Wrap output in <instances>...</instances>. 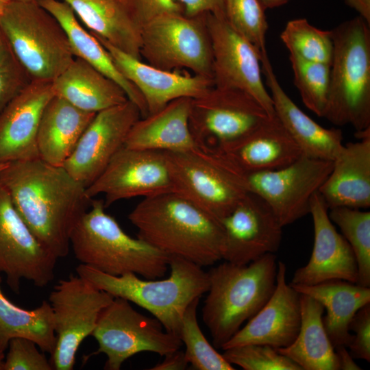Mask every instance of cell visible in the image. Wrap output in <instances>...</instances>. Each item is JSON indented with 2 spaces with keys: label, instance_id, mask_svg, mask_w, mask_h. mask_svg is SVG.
Segmentation results:
<instances>
[{
  "label": "cell",
  "instance_id": "836d02e7",
  "mask_svg": "<svg viewBox=\"0 0 370 370\" xmlns=\"http://www.w3.org/2000/svg\"><path fill=\"white\" fill-rule=\"evenodd\" d=\"M328 214L353 251L358 267L357 284L370 287V212L336 207L330 209Z\"/></svg>",
  "mask_w": 370,
  "mask_h": 370
},
{
  "label": "cell",
  "instance_id": "7c38bea8",
  "mask_svg": "<svg viewBox=\"0 0 370 370\" xmlns=\"http://www.w3.org/2000/svg\"><path fill=\"white\" fill-rule=\"evenodd\" d=\"M332 168V161L302 155L280 169L240 173L248 193L261 197L282 227L310 214L312 196Z\"/></svg>",
  "mask_w": 370,
  "mask_h": 370
},
{
  "label": "cell",
  "instance_id": "f546056e",
  "mask_svg": "<svg viewBox=\"0 0 370 370\" xmlns=\"http://www.w3.org/2000/svg\"><path fill=\"white\" fill-rule=\"evenodd\" d=\"M93 34L141 60V28L124 0H62Z\"/></svg>",
  "mask_w": 370,
  "mask_h": 370
},
{
  "label": "cell",
  "instance_id": "9a60e30c",
  "mask_svg": "<svg viewBox=\"0 0 370 370\" xmlns=\"http://www.w3.org/2000/svg\"><path fill=\"white\" fill-rule=\"evenodd\" d=\"M175 192L166 152L123 146L101 174L86 188L90 199L104 196V206L126 199Z\"/></svg>",
  "mask_w": 370,
  "mask_h": 370
},
{
  "label": "cell",
  "instance_id": "4fadbf2b",
  "mask_svg": "<svg viewBox=\"0 0 370 370\" xmlns=\"http://www.w3.org/2000/svg\"><path fill=\"white\" fill-rule=\"evenodd\" d=\"M269 116L248 94L213 86L192 99L189 125L198 147L213 150L243 136Z\"/></svg>",
  "mask_w": 370,
  "mask_h": 370
},
{
  "label": "cell",
  "instance_id": "8fae6325",
  "mask_svg": "<svg viewBox=\"0 0 370 370\" xmlns=\"http://www.w3.org/2000/svg\"><path fill=\"white\" fill-rule=\"evenodd\" d=\"M114 298L78 275L57 282L49 296L56 337L51 355L54 369H73L79 346L92 335L101 312Z\"/></svg>",
  "mask_w": 370,
  "mask_h": 370
},
{
  "label": "cell",
  "instance_id": "d6986e66",
  "mask_svg": "<svg viewBox=\"0 0 370 370\" xmlns=\"http://www.w3.org/2000/svg\"><path fill=\"white\" fill-rule=\"evenodd\" d=\"M329 209L320 193L312 197L310 214L314 227V244L308 263L297 269L291 284L314 285L331 280L358 281L353 251L329 217Z\"/></svg>",
  "mask_w": 370,
  "mask_h": 370
},
{
  "label": "cell",
  "instance_id": "4316f807",
  "mask_svg": "<svg viewBox=\"0 0 370 370\" xmlns=\"http://www.w3.org/2000/svg\"><path fill=\"white\" fill-rule=\"evenodd\" d=\"M95 114L80 110L55 95L46 106L39 124V158L50 164L62 166Z\"/></svg>",
  "mask_w": 370,
  "mask_h": 370
},
{
  "label": "cell",
  "instance_id": "7a4b0ae2",
  "mask_svg": "<svg viewBox=\"0 0 370 370\" xmlns=\"http://www.w3.org/2000/svg\"><path fill=\"white\" fill-rule=\"evenodd\" d=\"M128 219L138 238L169 256L201 267L222 259L220 221L177 192L143 198Z\"/></svg>",
  "mask_w": 370,
  "mask_h": 370
},
{
  "label": "cell",
  "instance_id": "7bdbcfd3",
  "mask_svg": "<svg viewBox=\"0 0 370 370\" xmlns=\"http://www.w3.org/2000/svg\"><path fill=\"white\" fill-rule=\"evenodd\" d=\"M124 2L140 28L164 14L183 12L182 7L175 0H124Z\"/></svg>",
  "mask_w": 370,
  "mask_h": 370
},
{
  "label": "cell",
  "instance_id": "2e32d148",
  "mask_svg": "<svg viewBox=\"0 0 370 370\" xmlns=\"http://www.w3.org/2000/svg\"><path fill=\"white\" fill-rule=\"evenodd\" d=\"M57 258L36 238L0 184V273L15 293L23 280L38 287L55 277Z\"/></svg>",
  "mask_w": 370,
  "mask_h": 370
},
{
  "label": "cell",
  "instance_id": "ffe728a7",
  "mask_svg": "<svg viewBox=\"0 0 370 370\" xmlns=\"http://www.w3.org/2000/svg\"><path fill=\"white\" fill-rule=\"evenodd\" d=\"M286 264L279 261L271 296L222 349L246 344H263L280 349L293 342L301 324L300 293L286 282Z\"/></svg>",
  "mask_w": 370,
  "mask_h": 370
},
{
  "label": "cell",
  "instance_id": "5bb4252c",
  "mask_svg": "<svg viewBox=\"0 0 370 370\" xmlns=\"http://www.w3.org/2000/svg\"><path fill=\"white\" fill-rule=\"evenodd\" d=\"M205 23L212 46L214 86L241 90L255 99L269 116L274 115L273 101L261 75L262 53L235 32L225 15L206 13Z\"/></svg>",
  "mask_w": 370,
  "mask_h": 370
},
{
  "label": "cell",
  "instance_id": "3957f363",
  "mask_svg": "<svg viewBox=\"0 0 370 370\" xmlns=\"http://www.w3.org/2000/svg\"><path fill=\"white\" fill-rule=\"evenodd\" d=\"M277 270L274 254L246 264L224 260L210 269L202 319L214 347L222 349L268 301L275 287Z\"/></svg>",
  "mask_w": 370,
  "mask_h": 370
},
{
  "label": "cell",
  "instance_id": "277c9868",
  "mask_svg": "<svg viewBox=\"0 0 370 370\" xmlns=\"http://www.w3.org/2000/svg\"><path fill=\"white\" fill-rule=\"evenodd\" d=\"M169 266L170 275L163 280L141 279L134 273L112 275L82 264L75 270L97 288L149 311L167 332L180 337L184 311L208 292L209 278L201 267L180 257L170 256Z\"/></svg>",
  "mask_w": 370,
  "mask_h": 370
},
{
  "label": "cell",
  "instance_id": "8992f818",
  "mask_svg": "<svg viewBox=\"0 0 370 370\" xmlns=\"http://www.w3.org/2000/svg\"><path fill=\"white\" fill-rule=\"evenodd\" d=\"M358 16L332 31L334 45L328 100V121L352 125L356 133L370 129V29Z\"/></svg>",
  "mask_w": 370,
  "mask_h": 370
},
{
  "label": "cell",
  "instance_id": "d6a6232c",
  "mask_svg": "<svg viewBox=\"0 0 370 370\" xmlns=\"http://www.w3.org/2000/svg\"><path fill=\"white\" fill-rule=\"evenodd\" d=\"M0 277V352H4L14 338L34 341L45 353L52 354L56 345L53 314L49 301H43L37 308H21L3 294Z\"/></svg>",
  "mask_w": 370,
  "mask_h": 370
},
{
  "label": "cell",
  "instance_id": "ac0fdd59",
  "mask_svg": "<svg viewBox=\"0 0 370 370\" xmlns=\"http://www.w3.org/2000/svg\"><path fill=\"white\" fill-rule=\"evenodd\" d=\"M220 223L225 261L246 264L280 248L283 227L269 205L255 194L247 193Z\"/></svg>",
  "mask_w": 370,
  "mask_h": 370
},
{
  "label": "cell",
  "instance_id": "60d3db41",
  "mask_svg": "<svg viewBox=\"0 0 370 370\" xmlns=\"http://www.w3.org/2000/svg\"><path fill=\"white\" fill-rule=\"evenodd\" d=\"M8 350L0 363V370H53L45 352L32 341L25 338H12Z\"/></svg>",
  "mask_w": 370,
  "mask_h": 370
},
{
  "label": "cell",
  "instance_id": "f35d334b",
  "mask_svg": "<svg viewBox=\"0 0 370 370\" xmlns=\"http://www.w3.org/2000/svg\"><path fill=\"white\" fill-rule=\"evenodd\" d=\"M223 350L228 362L245 370H301L291 359L270 345L246 344Z\"/></svg>",
  "mask_w": 370,
  "mask_h": 370
},
{
  "label": "cell",
  "instance_id": "603a6c76",
  "mask_svg": "<svg viewBox=\"0 0 370 370\" xmlns=\"http://www.w3.org/2000/svg\"><path fill=\"white\" fill-rule=\"evenodd\" d=\"M212 151L241 173L280 169L302 156L275 114L243 136Z\"/></svg>",
  "mask_w": 370,
  "mask_h": 370
},
{
  "label": "cell",
  "instance_id": "74e56055",
  "mask_svg": "<svg viewBox=\"0 0 370 370\" xmlns=\"http://www.w3.org/2000/svg\"><path fill=\"white\" fill-rule=\"evenodd\" d=\"M264 10L258 0H225V18L230 25L261 53L267 51Z\"/></svg>",
  "mask_w": 370,
  "mask_h": 370
},
{
  "label": "cell",
  "instance_id": "b9f144b4",
  "mask_svg": "<svg viewBox=\"0 0 370 370\" xmlns=\"http://www.w3.org/2000/svg\"><path fill=\"white\" fill-rule=\"evenodd\" d=\"M349 331L354 332L348 345L354 358L370 361V303L360 308L352 318Z\"/></svg>",
  "mask_w": 370,
  "mask_h": 370
},
{
  "label": "cell",
  "instance_id": "e575fe53",
  "mask_svg": "<svg viewBox=\"0 0 370 370\" xmlns=\"http://www.w3.org/2000/svg\"><path fill=\"white\" fill-rule=\"evenodd\" d=\"M280 37L289 56L331 65L334 51L331 30L320 29L305 18H297L286 23Z\"/></svg>",
  "mask_w": 370,
  "mask_h": 370
},
{
  "label": "cell",
  "instance_id": "681fc988",
  "mask_svg": "<svg viewBox=\"0 0 370 370\" xmlns=\"http://www.w3.org/2000/svg\"><path fill=\"white\" fill-rule=\"evenodd\" d=\"M12 0H0V16Z\"/></svg>",
  "mask_w": 370,
  "mask_h": 370
},
{
  "label": "cell",
  "instance_id": "d4e9b609",
  "mask_svg": "<svg viewBox=\"0 0 370 370\" xmlns=\"http://www.w3.org/2000/svg\"><path fill=\"white\" fill-rule=\"evenodd\" d=\"M319 193L329 210L370 207V136L343 145Z\"/></svg>",
  "mask_w": 370,
  "mask_h": 370
},
{
  "label": "cell",
  "instance_id": "5b68a950",
  "mask_svg": "<svg viewBox=\"0 0 370 370\" xmlns=\"http://www.w3.org/2000/svg\"><path fill=\"white\" fill-rule=\"evenodd\" d=\"M104 202L92 199L71 236V249L80 264L112 275L134 273L146 279L162 278L170 256L133 238L105 211Z\"/></svg>",
  "mask_w": 370,
  "mask_h": 370
},
{
  "label": "cell",
  "instance_id": "9c48e42d",
  "mask_svg": "<svg viewBox=\"0 0 370 370\" xmlns=\"http://www.w3.org/2000/svg\"><path fill=\"white\" fill-rule=\"evenodd\" d=\"M175 192L220 221L248 193L239 172L218 153L197 147L166 152Z\"/></svg>",
  "mask_w": 370,
  "mask_h": 370
},
{
  "label": "cell",
  "instance_id": "1f68e13d",
  "mask_svg": "<svg viewBox=\"0 0 370 370\" xmlns=\"http://www.w3.org/2000/svg\"><path fill=\"white\" fill-rule=\"evenodd\" d=\"M301 324L293 342L277 349L301 370H338L335 349L325 330L324 307L313 297L300 293Z\"/></svg>",
  "mask_w": 370,
  "mask_h": 370
},
{
  "label": "cell",
  "instance_id": "6da1fadb",
  "mask_svg": "<svg viewBox=\"0 0 370 370\" xmlns=\"http://www.w3.org/2000/svg\"><path fill=\"white\" fill-rule=\"evenodd\" d=\"M0 184L38 242L57 259L66 257L72 232L92 199L86 187L63 166L40 158L10 162Z\"/></svg>",
  "mask_w": 370,
  "mask_h": 370
},
{
  "label": "cell",
  "instance_id": "484cf974",
  "mask_svg": "<svg viewBox=\"0 0 370 370\" xmlns=\"http://www.w3.org/2000/svg\"><path fill=\"white\" fill-rule=\"evenodd\" d=\"M191 103V98H179L158 112L140 117L130 130L124 146L171 153L199 147L189 125Z\"/></svg>",
  "mask_w": 370,
  "mask_h": 370
},
{
  "label": "cell",
  "instance_id": "52a82bcc",
  "mask_svg": "<svg viewBox=\"0 0 370 370\" xmlns=\"http://www.w3.org/2000/svg\"><path fill=\"white\" fill-rule=\"evenodd\" d=\"M0 29L32 80L53 82L75 58L64 28L37 1L12 0Z\"/></svg>",
  "mask_w": 370,
  "mask_h": 370
},
{
  "label": "cell",
  "instance_id": "c3c4849f",
  "mask_svg": "<svg viewBox=\"0 0 370 370\" xmlns=\"http://www.w3.org/2000/svg\"><path fill=\"white\" fill-rule=\"evenodd\" d=\"M264 10L272 9L286 3L289 0H258Z\"/></svg>",
  "mask_w": 370,
  "mask_h": 370
},
{
  "label": "cell",
  "instance_id": "83f0119b",
  "mask_svg": "<svg viewBox=\"0 0 370 370\" xmlns=\"http://www.w3.org/2000/svg\"><path fill=\"white\" fill-rule=\"evenodd\" d=\"M37 2L64 28L75 57L82 59L121 86L128 99L139 108L141 117L146 116L145 102L139 90L118 70L109 53L95 36L79 23L70 5L62 0H37Z\"/></svg>",
  "mask_w": 370,
  "mask_h": 370
},
{
  "label": "cell",
  "instance_id": "ee69618b",
  "mask_svg": "<svg viewBox=\"0 0 370 370\" xmlns=\"http://www.w3.org/2000/svg\"><path fill=\"white\" fill-rule=\"evenodd\" d=\"M182 7L183 13L189 17L206 13L225 15V0H175Z\"/></svg>",
  "mask_w": 370,
  "mask_h": 370
},
{
  "label": "cell",
  "instance_id": "4dcf8cb0",
  "mask_svg": "<svg viewBox=\"0 0 370 370\" xmlns=\"http://www.w3.org/2000/svg\"><path fill=\"white\" fill-rule=\"evenodd\" d=\"M291 285L299 293L309 295L323 305L326 310L323 325L332 344L334 347H347L352 338L349 323L356 312L370 303V288L343 280L309 286Z\"/></svg>",
  "mask_w": 370,
  "mask_h": 370
},
{
  "label": "cell",
  "instance_id": "816d5d0a",
  "mask_svg": "<svg viewBox=\"0 0 370 370\" xmlns=\"http://www.w3.org/2000/svg\"><path fill=\"white\" fill-rule=\"evenodd\" d=\"M5 358L4 352H0V363L3 361Z\"/></svg>",
  "mask_w": 370,
  "mask_h": 370
},
{
  "label": "cell",
  "instance_id": "f6af8a7d",
  "mask_svg": "<svg viewBox=\"0 0 370 370\" xmlns=\"http://www.w3.org/2000/svg\"><path fill=\"white\" fill-rule=\"evenodd\" d=\"M160 362L156 364L150 370H183L186 369L188 362L184 352L180 349L166 354Z\"/></svg>",
  "mask_w": 370,
  "mask_h": 370
},
{
  "label": "cell",
  "instance_id": "e0dca14e",
  "mask_svg": "<svg viewBox=\"0 0 370 370\" xmlns=\"http://www.w3.org/2000/svg\"><path fill=\"white\" fill-rule=\"evenodd\" d=\"M141 117L130 100L96 113L63 167L86 188L104 171Z\"/></svg>",
  "mask_w": 370,
  "mask_h": 370
},
{
  "label": "cell",
  "instance_id": "bcb514c9",
  "mask_svg": "<svg viewBox=\"0 0 370 370\" xmlns=\"http://www.w3.org/2000/svg\"><path fill=\"white\" fill-rule=\"evenodd\" d=\"M338 370H360L361 368L354 362L353 356L347 350V347L339 345L334 347Z\"/></svg>",
  "mask_w": 370,
  "mask_h": 370
},
{
  "label": "cell",
  "instance_id": "8d00e7d4",
  "mask_svg": "<svg viewBox=\"0 0 370 370\" xmlns=\"http://www.w3.org/2000/svg\"><path fill=\"white\" fill-rule=\"evenodd\" d=\"M294 83L304 105L323 117L328 103L330 64L309 62L289 56Z\"/></svg>",
  "mask_w": 370,
  "mask_h": 370
},
{
  "label": "cell",
  "instance_id": "ab89813d",
  "mask_svg": "<svg viewBox=\"0 0 370 370\" xmlns=\"http://www.w3.org/2000/svg\"><path fill=\"white\" fill-rule=\"evenodd\" d=\"M31 81L0 29V112Z\"/></svg>",
  "mask_w": 370,
  "mask_h": 370
},
{
  "label": "cell",
  "instance_id": "f1b7e54d",
  "mask_svg": "<svg viewBox=\"0 0 370 370\" xmlns=\"http://www.w3.org/2000/svg\"><path fill=\"white\" fill-rule=\"evenodd\" d=\"M52 85L56 96L89 112L97 113L128 100L121 86L77 57Z\"/></svg>",
  "mask_w": 370,
  "mask_h": 370
},
{
  "label": "cell",
  "instance_id": "44dd1931",
  "mask_svg": "<svg viewBox=\"0 0 370 370\" xmlns=\"http://www.w3.org/2000/svg\"><path fill=\"white\" fill-rule=\"evenodd\" d=\"M95 36L109 53L118 70L142 95L147 115L158 112L177 99L199 97L214 86L210 78L156 68Z\"/></svg>",
  "mask_w": 370,
  "mask_h": 370
},
{
  "label": "cell",
  "instance_id": "7402d4cb",
  "mask_svg": "<svg viewBox=\"0 0 370 370\" xmlns=\"http://www.w3.org/2000/svg\"><path fill=\"white\" fill-rule=\"evenodd\" d=\"M55 96L52 82L32 80L0 112V162L39 158L37 134L43 111Z\"/></svg>",
  "mask_w": 370,
  "mask_h": 370
},
{
  "label": "cell",
  "instance_id": "30bf717a",
  "mask_svg": "<svg viewBox=\"0 0 370 370\" xmlns=\"http://www.w3.org/2000/svg\"><path fill=\"white\" fill-rule=\"evenodd\" d=\"M91 336L99 345L92 354L106 356L107 370H119L126 360L140 352L164 356L182 345L180 337L167 332L157 319L138 312L120 297L101 312Z\"/></svg>",
  "mask_w": 370,
  "mask_h": 370
},
{
  "label": "cell",
  "instance_id": "d590c367",
  "mask_svg": "<svg viewBox=\"0 0 370 370\" xmlns=\"http://www.w3.org/2000/svg\"><path fill=\"white\" fill-rule=\"evenodd\" d=\"M199 299L190 302L182 319L180 338L186 347V360L197 370H234V366L208 342L199 327L197 317Z\"/></svg>",
  "mask_w": 370,
  "mask_h": 370
},
{
  "label": "cell",
  "instance_id": "cb8c5ba5",
  "mask_svg": "<svg viewBox=\"0 0 370 370\" xmlns=\"http://www.w3.org/2000/svg\"><path fill=\"white\" fill-rule=\"evenodd\" d=\"M261 66L270 90L275 114L302 155L332 161L343 145L341 130L322 127L293 102L278 80L267 52L262 54Z\"/></svg>",
  "mask_w": 370,
  "mask_h": 370
},
{
  "label": "cell",
  "instance_id": "f5cc1de1",
  "mask_svg": "<svg viewBox=\"0 0 370 370\" xmlns=\"http://www.w3.org/2000/svg\"><path fill=\"white\" fill-rule=\"evenodd\" d=\"M16 1H37V0H16Z\"/></svg>",
  "mask_w": 370,
  "mask_h": 370
},
{
  "label": "cell",
  "instance_id": "7dc6e473",
  "mask_svg": "<svg viewBox=\"0 0 370 370\" xmlns=\"http://www.w3.org/2000/svg\"><path fill=\"white\" fill-rule=\"evenodd\" d=\"M345 3L354 9L359 16L370 25V0H344Z\"/></svg>",
  "mask_w": 370,
  "mask_h": 370
},
{
  "label": "cell",
  "instance_id": "ba28073f",
  "mask_svg": "<svg viewBox=\"0 0 370 370\" xmlns=\"http://www.w3.org/2000/svg\"><path fill=\"white\" fill-rule=\"evenodd\" d=\"M141 58L166 71L190 70L212 79V52L205 14L160 15L141 27Z\"/></svg>",
  "mask_w": 370,
  "mask_h": 370
},
{
  "label": "cell",
  "instance_id": "f907efd6",
  "mask_svg": "<svg viewBox=\"0 0 370 370\" xmlns=\"http://www.w3.org/2000/svg\"><path fill=\"white\" fill-rule=\"evenodd\" d=\"M10 162H0V172L3 171L9 164Z\"/></svg>",
  "mask_w": 370,
  "mask_h": 370
}]
</instances>
